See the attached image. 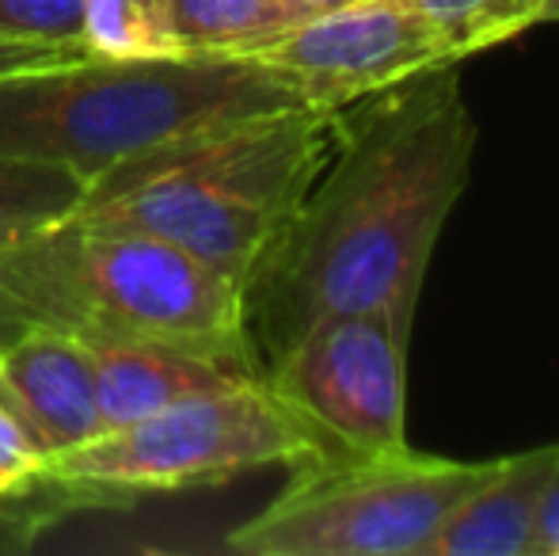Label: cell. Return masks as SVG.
<instances>
[{
  "mask_svg": "<svg viewBox=\"0 0 559 556\" xmlns=\"http://www.w3.org/2000/svg\"><path fill=\"white\" fill-rule=\"evenodd\" d=\"M456 61L335 111L324 171L243 282L259 374L312 324L384 312L415 332L430 256L476 161Z\"/></svg>",
  "mask_w": 559,
  "mask_h": 556,
  "instance_id": "6da1fadb",
  "label": "cell"
},
{
  "mask_svg": "<svg viewBox=\"0 0 559 556\" xmlns=\"http://www.w3.org/2000/svg\"><path fill=\"white\" fill-rule=\"evenodd\" d=\"M332 149L335 111L222 122L107 168L73 217L160 237L243 289Z\"/></svg>",
  "mask_w": 559,
  "mask_h": 556,
  "instance_id": "7a4b0ae2",
  "label": "cell"
},
{
  "mask_svg": "<svg viewBox=\"0 0 559 556\" xmlns=\"http://www.w3.org/2000/svg\"><path fill=\"white\" fill-rule=\"evenodd\" d=\"M0 289L31 324L96 347H156L263 378L240 286L148 233L66 217L0 248Z\"/></svg>",
  "mask_w": 559,
  "mask_h": 556,
  "instance_id": "3957f363",
  "label": "cell"
},
{
  "mask_svg": "<svg viewBox=\"0 0 559 556\" xmlns=\"http://www.w3.org/2000/svg\"><path fill=\"white\" fill-rule=\"evenodd\" d=\"M305 107L255 58H84L0 76V156L66 164L84 179L222 122Z\"/></svg>",
  "mask_w": 559,
  "mask_h": 556,
  "instance_id": "277c9868",
  "label": "cell"
},
{
  "mask_svg": "<svg viewBox=\"0 0 559 556\" xmlns=\"http://www.w3.org/2000/svg\"><path fill=\"white\" fill-rule=\"evenodd\" d=\"M328 461L263 378L194 393L130 427L104 430L43 461L38 481L66 496H153V492L217 488L255 469H305Z\"/></svg>",
  "mask_w": 559,
  "mask_h": 556,
  "instance_id": "5b68a950",
  "label": "cell"
},
{
  "mask_svg": "<svg viewBox=\"0 0 559 556\" xmlns=\"http://www.w3.org/2000/svg\"><path fill=\"white\" fill-rule=\"evenodd\" d=\"M502 469L412 450L320 461L225 537L240 556H427L449 514Z\"/></svg>",
  "mask_w": 559,
  "mask_h": 556,
  "instance_id": "8992f818",
  "label": "cell"
},
{
  "mask_svg": "<svg viewBox=\"0 0 559 556\" xmlns=\"http://www.w3.org/2000/svg\"><path fill=\"white\" fill-rule=\"evenodd\" d=\"M407 343L384 312H346L312 324L271 366V393L320 438L328 461L389 458L407 442Z\"/></svg>",
  "mask_w": 559,
  "mask_h": 556,
  "instance_id": "52a82bcc",
  "label": "cell"
},
{
  "mask_svg": "<svg viewBox=\"0 0 559 556\" xmlns=\"http://www.w3.org/2000/svg\"><path fill=\"white\" fill-rule=\"evenodd\" d=\"M248 58L286 76L312 111H343L453 54L412 0H358L294 23Z\"/></svg>",
  "mask_w": 559,
  "mask_h": 556,
  "instance_id": "ba28073f",
  "label": "cell"
},
{
  "mask_svg": "<svg viewBox=\"0 0 559 556\" xmlns=\"http://www.w3.org/2000/svg\"><path fill=\"white\" fill-rule=\"evenodd\" d=\"M4 404L46 458L104 435L92 347L58 328L31 324L0 351Z\"/></svg>",
  "mask_w": 559,
  "mask_h": 556,
  "instance_id": "9c48e42d",
  "label": "cell"
},
{
  "mask_svg": "<svg viewBox=\"0 0 559 556\" xmlns=\"http://www.w3.org/2000/svg\"><path fill=\"white\" fill-rule=\"evenodd\" d=\"M559 465V442L502 458L427 545V556H537V511Z\"/></svg>",
  "mask_w": 559,
  "mask_h": 556,
  "instance_id": "30bf717a",
  "label": "cell"
},
{
  "mask_svg": "<svg viewBox=\"0 0 559 556\" xmlns=\"http://www.w3.org/2000/svg\"><path fill=\"white\" fill-rule=\"evenodd\" d=\"M88 347L92 366H96V397L104 430L130 427V423L153 416V412L168 409L176 401L236 386V381L248 378V374L156 347H115V343H99V347L88 343Z\"/></svg>",
  "mask_w": 559,
  "mask_h": 556,
  "instance_id": "8fae6325",
  "label": "cell"
},
{
  "mask_svg": "<svg viewBox=\"0 0 559 556\" xmlns=\"http://www.w3.org/2000/svg\"><path fill=\"white\" fill-rule=\"evenodd\" d=\"M171 27L183 54L248 58L294 27L282 0H168Z\"/></svg>",
  "mask_w": 559,
  "mask_h": 556,
  "instance_id": "7c38bea8",
  "label": "cell"
},
{
  "mask_svg": "<svg viewBox=\"0 0 559 556\" xmlns=\"http://www.w3.org/2000/svg\"><path fill=\"white\" fill-rule=\"evenodd\" d=\"M88 179L66 164L0 156V248H12L81 210Z\"/></svg>",
  "mask_w": 559,
  "mask_h": 556,
  "instance_id": "4fadbf2b",
  "label": "cell"
},
{
  "mask_svg": "<svg viewBox=\"0 0 559 556\" xmlns=\"http://www.w3.org/2000/svg\"><path fill=\"white\" fill-rule=\"evenodd\" d=\"M81 43L99 58H176L168 0H84Z\"/></svg>",
  "mask_w": 559,
  "mask_h": 556,
  "instance_id": "5bb4252c",
  "label": "cell"
},
{
  "mask_svg": "<svg viewBox=\"0 0 559 556\" xmlns=\"http://www.w3.org/2000/svg\"><path fill=\"white\" fill-rule=\"evenodd\" d=\"M430 27L442 35L453 61L518 38L537 27L545 0H412Z\"/></svg>",
  "mask_w": 559,
  "mask_h": 556,
  "instance_id": "9a60e30c",
  "label": "cell"
},
{
  "mask_svg": "<svg viewBox=\"0 0 559 556\" xmlns=\"http://www.w3.org/2000/svg\"><path fill=\"white\" fill-rule=\"evenodd\" d=\"M84 0H0V35L84 46Z\"/></svg>",
  "mask_w": 559,
  "mask_h": 556,
  "instance_id": "2e32d148",
  "label": "cell"
},
{
  "mask_svg": "<svg viewBox=\"0 0 559 556\" xmlns=\"http://www.w3.org/2000/svg\"><path fill=\"white\" fill-rule=\"evenodd\" d=\"M43 461L46 453L27 435V427L8 409H0V504L23 496L43 473Z\"/></svg>",
  "mask_w": 559,
  "mask_h": 556,
  "instance_id": "e0dca14e",
  "label": "cell"
},
{
  "mask_svg": "<svg viewBox=\"0 0 559 556\" xmlns=\"http://www.w3.org/2000/svg\"><path fill=\"white\" fill-rule=\"evenodd\" d=\"M84 46H58V43H31V38L0 35V76L27 73V69L61 66V61L84 58Z\"/></svg>",
  "mask_w": 559,
  "mask_h": 556,
  "instance_id": "ac0fdd59",
  "label": "cell"
},
{
  "mask_svg": "<svg viewBox=\"0 0 559 556\" xmlns=\"http://www.w3.org/2000/svg\"><path fill=\"white\" fill-rule=\"evenodd\" d=\"M537 556H559V465L537 511Z\"/></svg>",
  "mask_w": 559,
  "mask_h": 556,
  "instance_id": "d6986e66",
  "label": "cell"
},
{
  "mask_svg": "<svg viewBox=\"0 0 559 556\" xmlns=\"http://www.w3.org/2000/svg\"><path fill=\"white\" fill-rule=\"evenodd\" d=\"M27 328H31L27 312H23L20 305H15L12 297L4 294V289H0V351L12 347V343L20 340Z\"/></svg>",
  "mask_w": 559,
  "mask_h": 556,
  "instance_id": "ffe728a7",
  "label": "cell"
},
{
  "mask_svg": "<svg viewBox=\"0 0 559 556\" xmlns=\"http://www.w3.org/2000/svg\"><path fill=\"white\" fill-rule=\"evenodd\" d=\"M282 4H286V12L294 15V23H301V20H312V15L335 12V8L358 4V0H282Z\"/></svg>",
  "mask_w": 559,
  "mask_h": 556,
  "instance_id": "44dd1931",
  "label": "cell"
},
{
  "mask_svg": "<svg viewBox=\"0 0 559 556\" xmlns=\"http://www.w3.org/2000/svg\"><path fill=\"white\" fill-rule=\"evenodd\" d=\"M540 23H559V0H545V8H540Z\"/></svg>",
  "mask_w": 559,
  "mask_h": 556,
  "instance_id": "7402d4cb",
  "label": "cell"
},
{
  "mask_svg": "<svg viewBox=\"0 0 559 556\" xmlns=\"http://www.w3.org/2000/svg\"><path fill=\"white\" fill-rule=\"evenodd\" d=\"M0 409H8V404H4V381H0Z\"/></svg>",
  "mask_w": 559,
  "mask_h": 556,
  "instance_id": "603a6c76",
  "label": "cell"
}]
</instances>
